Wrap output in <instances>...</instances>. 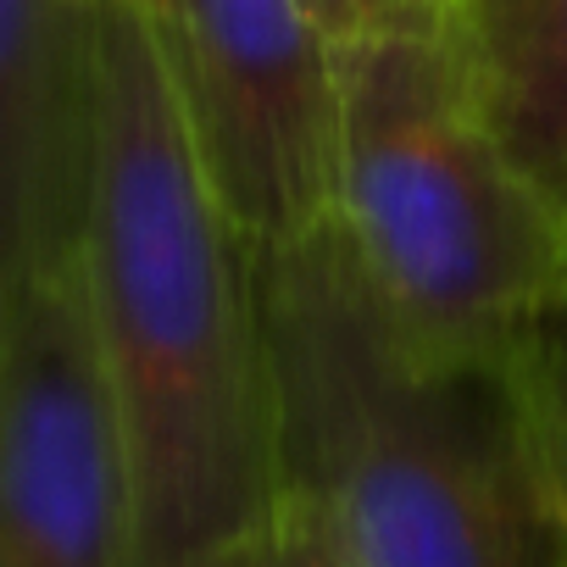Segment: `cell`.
I'll return each instance as SVG.
<instances>
[{
    "label": "cell",
    "instance_id": "6da1fadb",
    "mask_svg": "<svg viewBox=\"0 0 567 567\" xmlns=\"http://www.w3.org/2000/svg\"><path fill=\"white\" fill-rule=\"evenodd\" d=\"M84 290L128 434L140 561L184 567L278 501V434L261 245L212 189L145 0H101Z\"/></svg>",
    "mask_w": 567,
    "mask_h": 567
},
{
    "label": "cell",
    "instance_id": "7a4b0ae2",
    "mask_svg": "<svg viewBox=\"0 0 567 567\" xmlns=\"http://www.w3.org/2000/svg\"><path fill=\"white\" fill-rule=\"evenodd\" d=\"M278 495L357 567H567L517 357L429 351L334 223L261 250Z\"/></svg>",
    "mask_w": 567,
    "mask_h": 567
},
{
    "label": "cell",
    "instance_id": "3957f363",
    "mask_svg": "<svg viewBox=\"0 0 567 567\" xmlns=\"http://www.w3.org/2000/svg\"><path fill=\"white\" fill-rule=\"evenodd\" d=\"M340 228L429 351L517 357L567 290V217L484 128L445 7L340 45Z\"/></svg>",
    "mask_w": 567,
    "mask_h": 567
},
{
    "label": "cell",
    "instance_id": "277c9868",
    "mask_svg": "<svg viewBox=\"0 0 567 567\" xmlns=\"http://www.w3.org/2000/svg\"><path fill=\"white\" fill-rule=\"evenodd\" d=\"M0 567H145L84 267L0 284Z\"/></svg>",
    "mask_w": 567,
    "mask_h": 567
},
{
    "label": "cell",
    "instance_id": "5b68a950",
    "mask_svg": "<svg viewBox=\"0 0 567 567\" xmlns=\"http://www.w3.org/2000/svg\"><path fill=\"white\" fill-rule=\"evenodd\" d=\"M212 173L267 250L340 217V51L301 0H145Z\"/></svg>",
    "mask_w": 567,
    "mask_h": 567
},
{
    "label": "cell",
    "instance_id": "8992f818",
    "mask_svg": "<svg viewBox=\"0 0 567 567\" xmlns=\"http://www.w3.org/2000/svg\"><path fill=\"white\" fill-rule=\"evenodd\" d=\"M101 178V0H0V284L84 267Z\"/></svg>",
    "mask_w": 567,
    "mask_h": 567
},
{
    "label": "cell",
    "instance_id": "52a82bcc",
    "mask_svg": "<svg viewBox=\"0 0 567 567\" xmlns=\"http://www.w3.org/2000/svg\"><path fill=\"white\" fill-rule=\"evenodd\" d=\"M445 23L484 128L567 217V0H445Z\"/></svg>",
    "mask_w": 567,
    "mask_h": 567
},
{
    "label": "cell",
    "instance_id": "ba28073f",
    "mask_svg": "<svg viewBox=\"0 0 567 567\" xmlns=\"http://www.w3.org/2000/svg\"><path fill=\"white\" fill-rule=\"evenodd\" d=\"M184 567H357V556L307 501L278 495L250 528L217 539Z\"/></svg>",
    "mask_w": 567,
    "mask_h": 567
},
{
    "label": "cell",
    "instance_id": "9c48e42d",
    "mask_svg": "<svg viewBox=\"0 0 567 567\" xmlns=\"http://www.w3.org/2000/svg\"><path fill=\"white\" fill-rule=\"evenodd\" d=\"M517 368H523V390L534 406V434H539V456L550 473V495L567 523V290H556L534 312L517 346Z\"/></svg>",
    "mask_w": 567,
    "mask_h": 567
},
{
    "label": "cell",
    "instance_id": "30bf717a",
    "mask_svg": "<svg viewBox=\"0 0 567 567\" xmlns=\"http://www.w3.org/2000/svg\"><path fill=\"white\" fill-rule=\"evenodd\" d=\"M312 12V23L329 34V45H357V40H373V34H390L401 23H417L429 12H440L445 0H301Z\"/></svg>",
    "mask_w": 567,
    "mask_h": 567
}]
</instances>
